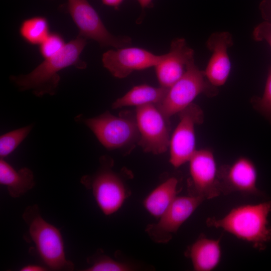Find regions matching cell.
I'll use <instances>...</instances> for the list:
<instances>
[{
    "mask_svg": "<svg viewBox=\"0 0 271 271\" xmlns=\"http://www.w3.org/2000/svg\"><path fill=\"white\" fill-rule=\"evenodd\" d=\"M86 43V39L78 35L67 43L60 52L45 59L30 73L11 75L10 79L20 91H31L37 97L55 95L60 80V71L71 66L80 69L86 67V63L80 59Z\"/></svg>",
    "mask_w": 271,
    "mask_h": 271,
    "instance_id": "obj_1",
    "label": "cell"
},
{
    "mask_svg": "<svg viewBox=\"0 0 271 271\" xmlns=\"http://www.w3.org/2000/svg\"><path fill=\"white\" fill-rule=\"evenodd\" d=\"M270 212L271 201L243 204L232 208L220 218H208L206 224L222 229L261 251L271 241V226L268 219Z\"/></svg>",
    "mask_w": 271,
    "mask_h": 271,
    "instance_id": "obj_2",
    "label": "cell"
},
{
    "mask_svg": "<svg viewBox=\"0 0 271 271\" xmlns=\"http://www.w3.org/2000/svg\"><path fill=\"white\" fill-rule=\"evenodd\" d=\"M22 216L39 256L47 268L52 270H73L74 264L66 257L60 230L42 217L38 205L28 206Z\"/></svg>",
    "mask_w": 271,
    "mask_h": 271,
    "instance_id": "obj_3",
    "label": "cell"
},
{
    "mask_svg": "<svg viewBox=\"0 0 271 271\" xmlns=\"http://www.w3.org/2000/svg\"><path fill=\"white\" fill-rule=\"evenodd\" d=\"M94 174L83 176L82 185L91 191L102 212L106 216L117 212L130 196L131 191L122 176L112 170V161L103 157Z\"/></svg>",
    "mask_w": 271,
    "mask_h": 271,
    "instance_id": "obj_4",
    "label": "cell"
},
{
    "mask_svg": "<svg viewBox=\"0 0 271 271\" xmlns=\"http://www.w3.org/2000/svg\"><path fill=\"white\" fill-rule=\"evenodd\" d=\"M75 120L87 126L107 149H118L138 143L140 134L135 115L125 113L116 116L106 111L91 118L78 115Z\"/></svg>",
    "mask_w": 271,
    "mask_h": 271,
    "instance_id": "obj_5",
    "label": "cell"
},
{
    "mask_svg": "<svg viewBox=\"0 0 271 271\" xmlns=\"http://www.w3.org/2000/svg\"><path fill=\"white\" fill-rule=\"evenodd\" d=\"M217 92V87L208 81L204 71L200 70L193 61L188 66L183 76L168 89L163 99L156 106L169 119L191 104L199 94L204 93L213 96Z\"/></svg>",
    "mask_w": 271,
    "mask_h": 271,
    "instance_id": "obj_6",
    "label": "cell"
},
{
    "mask_svg": "<svg viewBox=\"0 0 271 271\" xmlns=\"http://www.w3.org/2000/svg\"><path fill=\"white\" fill-rule=\"evenodd\" d=\"M61 7L70 15L79 30L78 35L93 40L101 46H112L116 49L131 44L130 37L111 34L88 0H66Z\"/></svg>",
    "mask_w": 271,
    "mask_h": 271,
    "instance_id": "obj_7",
    "label": "cell"
},
{
    "mask_svg": "<svg viewBox=\"0 0 271 271\" xmlns=\"http://www.w3.org/2000/svg\"><path fill=\"white\" fill-rule=\"evenodd\" d=\"M179 113V122L170 138L169 145V161L175 168L188 162L197 151L195 127L204 120L202 109L194 103Z\"/></svg>",
    "mask_w": 271,
    "mask_h": 271,
    "instance_id": "obj_8",
    "label": "cell"
},
{
    "mask_svg": "<svg viewBox=\"0 0 271 271\" xmlns=\"http://www.w3.org/2000/svg\"><path fill=\"white\" fill-rule=\"evenodd\" d=\"M135 116L140 134L138 144L147 153H165L170 141L168 119L158 107L155 104L137 107Z\"/></svg>",
    "mask_w": 271,
    "mask_h": 271,
    "instance_id": "obj_9",
    "label": "cell"
},
{
    "mask_svg": "<svg viewBox=\"0 0 271 271\" xmlns=\"http://www.w3.org/2000/svg\"><path fill=\"white\" fill-rule=\"evenodd\" d=\"M189 195L205 200L220 195L218 168L213 152L209 149L197 150L189 161Z\"/></svg>",
    "mask_w": 271,
    "mask_h": 271,
    "instance_id": "obj_10",
    "label": "cell"
},
{
    "mask_svg": "<svg viewBox=\"0 0 271 271\" xmlns=\"http://www.w3.org/2000/svg\"><path fill=\"white\" fill-rule=\"evenodd\" d=\"M204 200L199 196H177L157 222L147 226L146 232L155 242H168Z\"/></svg>",
    "mask_w": 271,
    "mask_h": 271,
    "instance_id": "obj_11",
    "label": "cell"
},
{
    "mask_svg": "<svg viewBox=\"0 0 271 271\" xmlns=\"http://www.w3.org/2000/svg\"><path fill=\"white\" fill-rule=\"evenodd\" d=\"M163 56L144 49L125 47L105 52L102 55V62L112 75L124 78L134 71L155 67Z\"/></svg>",
    "mask_w": 271,
    "mask_h": 271,
    "instance_id": "obj_12",
    "label": "cell"
},
{
    "mask_svg": "<svg viewBox=\"0 0 271 271\" xmlns=\"http://www.w3.org/2000/svg\"><path fill=\"white\" fill-rule=\"evenodd\" d=\"M218 179L221 194L239 192L255 196L262 194L257 187L256 166L247 157H239L231 164L219 168Z\"/></svg>",
    "mask_w": 271,
    "mask_h": 271,
    "instance_id": "obj_13",
    "label": "cell"
},
{
    "mask_svg": "<svg viewBox=\"0 0 271 271\" xmlns=\"http://www.w3.org/2000/svg\"><path fill=\"white\" fill-rule=\"evenodd\" d=\"M194 61V51L184 39L177 38L171 43L170 51L155 67L160 86L169 89L185 74L188 66Z\"/></svg>",
    "mask_w": 271,
    "mask_h": 271,
    "instance_id": "obj_14",
    "label": "cell"
},
{
    "mask_svg": "<svg viewBox=\"0 0 271 271\" xmlns=\"http://www.w3.org/2000/svg\"><path fill=\"white\" fill-rule=\"evenodd\" d=\"M233 44L232 35L228 32L213 33L207 41L212 55L204 72L208 81L215 87L224 84L229 77L231 65L227 50Z\"/></svg>",
    "mask_w": 271,
    "mask_h": 271,
    "instance_id": "obj_15",
    "label": "cell"
},
{
    "mask_svg": "<svg viewBox=\"0 0 271 271\" xmlns=\"http://www.w3.org/2000/svg\"><path fill=\"white\" fill-rule=\"evenodd\" d=\"M185 254L190 259L194 270H213L221 261L220 240L201 235L188 246Z\"/></svg>",
    "mask_w": 271,
    "mask_h": 271,
    "instance_id": "obj_16",
    "label": "cell"
},
{
    "mask_svg": "<svg viewBox=\"0 0 271 271\" xmlns=\"http://www.w3.org/2000/svg\"><path fill=\"white\" fill-rule=\"evenodd\" d=\"M0 184L6 186L9 195L19 197L34 186L33 171L27 167L16 170L4 159H0Z\"/></svg>",
    "mask_w": 271,
    "mask_h": 271,
    "instance_id": "obj_17",
    "label": "cell"
},
{
    "mask_svg": "<svg viewBox=\"0 0 271 271\" xmlns=\"http://www.w3.org/2000/svg\"><path fill=\"white\" fill-rule=\"evenodd\" d=\"M178 180L170 177L157 186L144 199L143 205L153 217L159 219L177 196Z\"/></svg>",
    "mask_w": 271,
    "mask_h": 271,
    "instance_id": "obj_18",
    "label": "cell"
},
{
    "mask_svg": "<svg viewBox=\"0 0 271 271\" xmlns=\"http://www.w3.org/2000/svg\"><path fill=\"white\" fill-rule=\"evenodd\" d=\"M168 88L154 87L147 84L136 86L112 104V108L135 106L137 107L148 104H159L165 96Z\"/></svg>",
    "mask_w": 271,
    "mask_h": 271,
    "instance_id": "obj_19",
    "label": "cell"
},
{
    "mask_svg": "<svg viewBox=\"0 0 271 271\" xmlns=\"http://www.w3.org/2000/svg\"><path fill=\"white\" fill-rule=\"evenodd\" d=\"M19 33L26 42L40 45L50 34L48 21L42 16L27 19L22 23Z\"/></svg>",
    "mask_w": 271,
    "mask_h": 271,
    "instance_id": "obj_20",
    "label": "cell"
},
{
    "mask_svg": "<svg viewBox=\"0 0 271 271\" xmlns=\"http://www.w3.org/2000/svg\"><path fill=\"white\" fill-rule=\"evenodd\" d=\"M89 266L84 271H129L133 267L130 264L114 260L111 257L98 251L87 258Z\"/></svg>",
    "mask_w": 271,
    "mask_h": 271,
    "instance_id": "obj_21",
    "label": "cell"
},
{
    "mask_svg": "<svg viewBox=\"0 0 271 271\" xmlns=\"http://www.w3.org/2000/svg\"><path fill=\"white\" fill-rule=\"evenodd\" d=\"M29 124L9 131L0 137V157L4 159L11 154L29 135L34 127Z\"/></svg>",
    "mask_w": 271,
    "mask_h": 271,
    "instance_id": "obj_22",
    "label": "cell"
},
{
    "mask_svg": "<svg viewBox=\"0 0 271 271\" xmlns=\"http://www.w3.org/2000/svg\"><path fill=\"white\" fill-rule=\"evenodd\" d=\"M66 44L60 34L50 33L39 45L40 53L44 59L52 57L60 52Z\"/></svg>",
    "mask_w": 271,
    "mask_h": 271,
    "instance_id": "obj_23",
    "label": "cell"
},
{
    "mask_svg": "<svg viewBox=\"0 0 271 271\" xmlns=\"http://www.w3.org/2000/svg\"><path fill=\"white\" fill-rule=\"evenodd\" d=\"M253 104L258 110L271 119V68L268 72L262 97L254 99Z\"/></svg>",
    "mask_w": 271,
    "mask_h": 271,
    "instance_id": "obj_24",
    "label": "cell"
},
{
    "mask_svg": "<svg viewBox=\"0 0 271 271\" xmlns=\"http://www.w3.org/2000/svg\"><path fill=\"white\" fill-rule=\"evenodd\" d=\"M256 41H266L271 47V23L263 22L257 26L253 32Z\"/></svg>",
    "mask_w": 271,
    "mask_h": 271,
    "instance_id": "obj_25",
    "label": "cell"
},
{
    "mask_svg": "<svg viewBox=\"0 0 271 271\" xmlns=\"http://www.w3.org/2000/svg\"><path fill=\"white\" fill-rule=\"evenodd\" d=\"M48 268L37 264H28L23 266L21 271H45Z\"/></svg>",
    "mask_w": 271,
    "mask_h": 271,
    "instance_id": "obj_26",
    "label": "cell"
},
{
    "mask_svg": "<svg viewBox=\"0 0 271 271\" xmlns=\"http://www.w3.org/2000/svg\"><path fill=\"white\" fill-rule=\"evenodd\" d=\"M103 4L107 6L117 8L123 0H101Z\"/></svg>",
    "mask_w": 271,
    "mask_h": 271,
    "instance_id": "obj_27",
    "label": "cell"
},
{
    "mask_svg": "<svg viewBox=\"0 0 271 271\" xmlns=\"http://www.w3.org/2000/svg\"><path fill=\"white\" fill-rule=\"evenodd\" d=\"M142 8L151 6L153 0H137Z\"/></svg>",
    "mask_w": 271,
    "mask_h": 271,
    "instance_id": "obj_28",
    "label": "cell"
}]
</instances>
